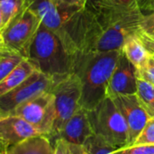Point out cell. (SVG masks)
<instances>
[{
    "instance_id": "obj_1",
    "label": "cell",
    "mask_w": 154,
    "mask_h": 154,
    "mask_svg": "<svg viewBox=\"0 0 154 154\" xmlns=\"http://www.w3.org/2000/svg\"><path fill=\"white\" fill-rule=\"evenodd\" d=\"M144 13L100 2L87 7L67 27L78 53L121 51L125 40L139 32Z\"/></svg>"
},
{
    "instance_id": "obj_2",
    "label": "cell",
    "mask_w": 154,
    "mask_h": 154,
    "mask_svg": "<svg viewBox=\"0 0 154 154\" xmlns=\"http://www.w3.org/2000/svg\"><path fill=\"white\" fill-rule=\"evenodd\" d=\"M77 54V47L70 38L42 23L29 49L27 60L37 70L58 81L73 72Z\"/></svg>"
},
{
    "instance_id": "obj_3",
    "label": "cell",
    "mask_w": 154,
    "mask_h": 154,
    "mask_svg": "<svg viewBox=\"0 0 154 154\" xmlns=\"http://www.w3.org/2000/svg\"><path fill=\"white\" fill-rule=\"evenodd\" d=\"M121 51L78 53L73 72L81 84L80 106L90 111L107 97V88Z\"/></svg>"
},
{
    "instance_id": "obj_4",
    "label": "cell",
    "mask_w": 154,
    "mask_h": 154,
    "mask_svg": "<svg viewBox=\"0 0 154 154\" xmlns=\"http://www.w3.org/2000/svg\"><path fill=\"white\" fill-rule=\"evenodd\" d=\"M88 118L94 134L116 150L127 146V125L112 98H105L94 109L88 111Z\"/></svg>"
},
{
    "instance_id": "obj_5",
    "label": "cell",
    "mask_w": 154,
    "mask_h": 154,
    "mask_svg": "<svg viewBox=\"0 0 154 154\" xmlns=\"http://www.w3.org/2000/svg\"><path fill=\"white\" fill-rule=\"evenodd\" d=\"M41 24V19L30 8L27 0L22 12L0 32V51L16 52L27 59L29 49Z\"/></svg>"
},
{
    "instance_id": "obj_6",
    "label": "cell",
    "mask_w": 154,
    "mask_h": 154,
    "mask_svg": "<svg viewBox=\"0 0 154 154\" xmlns=\"http://www.w3.org/2000/svg\"><path fill=\"white\" fill-rule=\"evenodd\" d=\"M51 92L54 95L55 120L49 138L54 144L63 126L81 107L80 80L77 74L72 72L67 77L56 81Z\"/></svg>"
},
{
    "instance_id": "obj_7",
    "label": "cell",
    "mask_w": 154,
    "mask_h": 154,
    "mask_svg": "<svg viewBox=\"0 0 154 154\" xmlns=\"http://www.w3.org/2000/svg\"><path fill=\"white\" fill-rule=\"evenodd\" d=\"M7 116L24 119L32 125L41 135L50 137L55 120L54 95L51 90L43 93L21 104Z\"/></svg>"
},
{
    "instance_id": "obj_8",
    "label": "cell",
    "mask_w": 154,
    "mask_h": 154,
    "mask_svg": "<svg viewBox=\"0 0 154 154\" xmlns=\"http://www.w3.org/2000/svg\"><path fill=\"white\" fill-rule=\"evenodd\" d=\"M55 82L45 74L35 70L18 87L0 96V117L6 116L21 104L51 91Z\"/></svg>"
},
{
    "instance_id": "obj_9",
    "label": "cell",
    "mask_w": 154,
    "mask_h": 154,
    "mask_svg": "<svg viewBox=\"0 0 154 154\" xmlns=\"http://www.w3.org/2000/svg\"><path fill=\"white\" fill-rule=\"evenodd\" d=\"M28 3L44 26L68 37H69L66 31L68 25L85 10L58 5L53 0H28Z\"/></svg>"
},
{
    "instance_id": "obj_10",
    "label": "cell",
    "mask_w": 154,
    "mask_h": 154,
    "mask_svg": "<svg viewBox=\"0 0 154 154\" xmlns=\"http://www.w3.org/2000/svg\"><path fill=\"white\" fill-rule=\"evenodd\" d=\"M112 99L126 122L128 128L127 146H132L151 116L142 106L136 95L120 96Z\"/></svg>"
},
{
    "instance_id": "obj_11",
    "label": "cell",
    "mask_w": 154,
    "mask_h": 154,
    "mask_svg": "<svg viewBox=\"0 0 154 154\" xmlns=\"http://www.w3.org/2000/svg\"><path fill=\"white\" fill-rule=\"evenodd\" d=\"M39 135H41L39 131L21 117L15 116L0 117V152Z\"/></svg>"
},
{
    "instance_id": "obj_12",
    "label": "cell",
    "mask_w": 154,
    "mask_h": 154,
    "mask_svg": "<svg viewBox=\"0 0 154 154\" xmlns=\"http://www.w3.org/2000/svg\"><path fill=\"white\" fill-rule=\"evenodd\" d=\"M137 70L124 54L119 57L107 88V97L115 98L120 96L136 95Z\"/></svg>"
},
{
    "instance_id": "obj_13",
    "label": "cell",
    "mask_w": 154,
    "mask_h": 154,
    "mask_svg": "<svg viewBox=\"0 0 154 154\" xmlns=\"http://www.w3.org/2000/svg\"><path fill=\"white\" fill-rule=\"evenodd\" d=\"M94 133L88 118V111L81 106L66 123L59 133L57 139H62L71 143L84 145L86 141Z\"/></svg>"
},
{
    "instance_id": "obj_14",
    "label": "cell",
    "mask_w": 154,
    "mask_h": 154,
    "mask_svg": "<svg viewBox=\"0 0 154 154\" xmlns=\"http://www.w3.org/2000/svg\"><path fill=\"white\" fill-rule=\"evenodd\" d=\"M154 49V48H153ZM149 42L140 32H134L125 42L122 48L124 54L135 67L136 70H142L152 57L154 51Z\"/></svg>"
},
{
    "instance_id": "obj_15",
    "label": "cell",
    "mask_w": 154,
    "mask_h": 154,
    "mask_svg": "<svg viewBox=\"0 0 154 154\" xmlns=\"http://www.w3.org/2000/svg\"><path fill=\"white\" fill-rule=\"evenodd\" d=\"M54 144L49 137L39 135L12 146L0 154H53Z\"/></svg>"
},
{
    "instance_id": "obj_16",
    "label": "cell",
    "mask_w": 154,
    "mask_h": 154,
    "mask_svg": "<svg viewBox=\"0 0 154 154\" xmlns=\"http://www.w3.org/2000/svg\"><path fill=\"white\" fill-rule=\"evenodd\" d=\"M35 70L32 63L25 59L4 79L0 80V96L6 94L26 80Z\"/></svg>"
},
{
    "instance_id": "obj_17",
    "label": "cell",
    "mask_w": 154,
    "mask_h": 154,
    "mask_svg": "<svg viewBox=\"0 0 154 154\" xmlns=\"http://www.w3.org/2000/svg\"><path fill=\"white\" fill-rule=\"evenodd\" d=\"M27 0H0V32L24 8Z\"/></svg>"
},
{
    "instance_id": "obj_18",
    "label": "cell",
    "mask_w": 154,
    "mask_h": 154,
    "mask_svg": "<svg viewBox=\"0 0 154 154\" xmlns=\"http://www.w3.org/2000/svg\"><path fill=\"white\" fill-rule=\"evenodd\" d=\"M138 78V77H137ZM136 96L142 106L145 109L151 117H154V86L151 83L137 79Z\"/></svg>"
},
{
    "instance_id": "obj_19",
    "label": "cell",
    "mask_w": 154,
    "mask_h": 154,
    "mask_svg": "<svg viewBox=\"0 0 154 154\" xmlns=\"http://www.w3.org/2000/svg\"><path fill=\"white\" fill-rule=\"evenodd\" d=\"M0 80L4 79L26 58L19 53L0 51Z\"/></svg>"
},
{
    "instance_id": "obj_20",
    "label": "cell",
    "mask_w": 154,
    "mask_h": 154,
    "mask_svg": "<svg viewBox=\"0 0 154 154\" xmlns=\"http://www.w3.org/2000/svg\"><path fill=\"white\" fill-rule=\"evenodd\" d=\"M84 147L88 154H113L116 150L104 139L96 134L90 136L85 143Z\"/></svg>"
},
{
    "instance_id": "obj_21",
    "label": "cell",
    "mask_w": 154,
    "mask_h": 154,
    "mask_svg": "<svg viewBox=\"0 0 154 154\" xmlns=\"http://www.w3.org/2000/svg\"><path fill=\"white\" fill-rule=\"evenodd\" d=\"M53 154H88L84 145L69 143L62 139L54 142Z\"/></svg>"
},
{
    "instance_id": "obj_22",
    "label": "cell",
    "mask_w": 154,
    "mask_h": 154,
    "mask_svg": "<svg viewBox=\"0 0 154 154\" xmlns=\"http://www.w3.org/2000/svg\"><path fill=\"white\" fill-rule=\"evenodd\" d=\"M154 144V117H151L133 145Z\"/></svg>"
},
{
    "instance_id": "obj_23",
    "label": "cell",
    "mask_w": 154,
    "mask_h": 154,
    "mask_svg": "<svg viewBox=\"0 0 154 154\" xmlns=\"http://www.w3.org/2000/svg\"><path fill=\"white\" fill-rule=\"evenodd\" d=\"M139 32L148 41L154 43V11L144 14L140 24Z\"/></svg>"
},
{
    "instance_id": "obj_24",
    "label": "cell",
    "mask_w": 154,
    "mask_h": 154,
    "mask_svg": "<svg viewBox=\"0 0 154 154\" xmlns=\"http://www.w3.org/2000/svg\"><path fill=\"white\" fill-rule=\"evenodd\" d=\"M113 154H154V144L127 146L115 150Z\"/></svg>"
},
{
    "instance_id": "obj_25",
    "label": "cell",
    "mask_w": 154,
    "mask_h": 154,
    "mask_svg": "<svg viewBox=\"0 0 154 154\" xmlns=\"http://www.w3.org/2000/svg\"><path fill=\"white\" fill-rule=\"evenodd\" d=\"M137 77L154 86V53L147 65L142 70L137 71Z\"/></svg>"
},
{
    "instance_id": "obj_26",
    "label": "cell",
    "mask_w": 154,
    "mask_h": 154,
    "mask_svg": "<svg viewBox=\"0 0 154 154\" xmlns=\"http://www.w3.org/2000/svg\"><path fill=\"white\" fill-rule=\"evenodd\" d=\"M54 3L66 6H75L86 9L88 5V0H53Z\"/></svg>"
},
{
    "instance_id": "obj_27",
    "label": "cell",
    "mask_w": 154,
    "mask_h": 154,
    "mask_svg": "<svg viewBox=\"0 0 154 154\" xmlns=\"http://www.w3.org/2000/svg\"><path fill=\"white\" fill-rule=\"evenodd\" d=\"M112 3L114 5H116L124 9H127V10L140 9L136 0H112Z\"/></svg>"
},
{
    "instance_id": "obj_28",
    "label": "cell",
    "mask_w": 154,
    "mask_h": 154,
    "mask_svg": "<svg viewBox=\"0 0 154 154\" xmlns=\"http://www.w3.org/2000/svg\"><path fill=\"white\" fill-rule=\"evenodd\" d=\"M139 8L144 12V11H154V0H136Z\"/></svg>"
},
{
    "instance_id": "obj_29",
    "label": "cell",
    "mask_w": 154,
    "mask_h": 154,
    "mask_svg": "<svg viewBox=\"0 0 154 154\" xmlns=\"http://www.w3.org/2000/svg\"><path fill=\"white\" fill-rule=\"evenodd\" d=\"M100 2H101L100 0H88V7H93V6H96V5H97Z\"/></svg>"
},
{
    "instance_id": "obj_30",
    "label": "cell",
    "mask_w": 154,
    "mask_h": 154,
    "mask_svg": "<svg viewBox=\"0 0 154 154\" xmlns=\"http://www.w3.org/2000/svg\"><path fill=\"white\" fill-rule=\"evenodd\" d=\"M103 3L105 4H107V5H113L112 3V0H103Z\"/></svg>"
},
{
    "instance_id": "obj_31",
    "label": "cell",
    "mask_w": 154,
    "mask_h": 154,
    "mask_svg": "<svg viewBox=\"0 0 154 154\" xmlns=\"http://www.w3.org/2000/svg\"><path fill=\"white\" fill-rule=\"evenodd\" d=\"M100 1H101V2H103V0H100Z\"/></svg>"
}]
</instances>
